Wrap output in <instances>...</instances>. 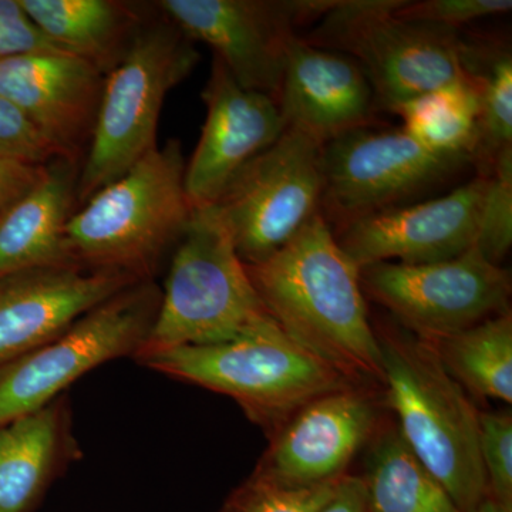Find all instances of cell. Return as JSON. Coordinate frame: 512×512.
<instances>
[{
    "label": "cell",
    "instance_id": "cell-25",
    "mask_svg": "<svg viewBox=\"0 0 512 512\" xmlns=\"http://www.w3.org/2000/svg\"><path fill=\"white\" fill-rule=\"evenodd\" d=\"M467 45V70L480 94L474 160L484 163L485 173L498 154L512 148V56L505 47Z\"/></svg>",
    "mask_w": 512,
    "mask_h": 512
},
{
    "label": "cell",
    "instance_id": "cell-21",
    "mask_svg": "<svg viewBox=\"0 0 512 512\" xmlns=\"http://www.w3.org/2000/svg\"><path fill=\"white\" fill-rule=\"evenodd\" d=\"M37 29L63 52L106 76L126 56L144 23L133 6L114 0H19Z\"/></svg>",
    "mask_w": 512,
    "mask_h": 512
},
{
    "label": "cell",
    "instance_id": "cell-20",
    "mask_svg": "<svg viewBox=\"0 0 512 512\" xmlns=\"http://www.w3.org/2000/svg\"><path fill=\"white\" fill-rule=\"evenodd\" d=\"M73 453L63 397L0 427V512H33Z\"/></svg>",
    "mask_w": 512,
    "mask_h": 512
},
{
    "label": "cell",
    "instance_id": "cell-15",
    "mask_svg": "<svg viewBox=\"0 0 512 512\" xmlns=\"http://www.w3.org/2000/svg\"><path fill=\"white\" fill-rule=\"evenodd\" d=\"M104 74L63 52L0 60V97L37 128L60 158L82 163L96 124Z\"/></svg>",
    "mask_w": 512,
    "mask_h": 512
},
{
    "label": "cell",
    "instance_id": "cell-9",
    "mask_svg": "<svg viewBox=\"0 0 512 512\" xmlns=\"http://www.w3.org/2000/svg\"><path fill=\"white\" fill-rule=\"evenodd\" d=\"M322 147L286 128L204 208L227 231L245 265L264 262L319 214Z\"/></svg>",
    "mask_w": 512,
    "mask_h": 512
},
{
    "label": "cell",
    "instance_id": "cell-22",
    "mask_svg": "<svg viewBox=\"0 0 512 512\" xmlns=\"http://www.w3.org/2000/svg\"><path fill=\"white\" fill-rule=\"evenodd\" d=\"M362 478L367 512H461L397 429L377 439Z\"/></svg>",
    "mask_w": 512,
    "mask_h": 512
},
{
    "label": "cell",
    "instance_id": "cell-32",
    "mask_svg": "<svg viewBox=\"0 0 512 512\" xmlns=\"http://www.w3.org/2000/svg\"><path fill=\"white\" fill-rule=\"evenodd\" d=\"M46 167L0 158V207L3 212L25 197L42 180Z\"/></svg>",
    "mask_w": 512,
    "mask_h": 512
},
{
    "label": "cell",
    "instance_id": "cell-3",
    "mask_svg": "<svg viewBox=\"0 0 512 512\" xmlns=\"http://www.w3.org/2000/svg\"><path fill=\"white\" fill-rule=\"evenodd\" d=\"M383 386L399 433L446 488L458 510L473 512L488 498L476 407L441 363L431 343L413 336L377 335Z\"/></svg>",
    "mask_w": 512,
    "mask_h": 512
},
{
    "label": "cell",
    "instance_id": "cell-5",
    "mask_svg": "<svg viewBox=\"0 0 512 512\" xmlns=\"http://www.w3.org/2000/svg\"><path fill=\"white\" fill-rule=\"evenodd\" d=\"M200 60L195 43L171 20H144L126 56L104 76L92 140L77 178L76 202L83 205L158 146L164 101Z\"/></svg>",
    "mask_w": 512,
    "mask_h": 512
},
{
    "label": "cell",
    "instance_id": "cell-33",
    "mask_svg": "<svg viewBox=\"0 0 512 512\" xmlns=\"http://www.w3.org/2000/svg\"><path fill=\"white\" fill-rule=\"evenodd\" d=\"M320 512H367L363 478L346 474L332 500Z\"/></svg>",
    "mask_w": 512,
    "mask_h": 512
},
{
    "label": "cell",
    "instance_id": "cell-35",
    "mask_svg": "<svg viewBox=\"0 0 512 512\" xmlns=\"http://www.w3.org/2000/svg\"><path fill=\"white\" fill-rule=\"evenodd\" d=\"M3 214V210H2V207H0V215Z\"/></svg>",
    "mask_w": 512,
    "mask_h": 512
},
{
    "label": "cell",
    "instance_id": "cell-34",
    "mask_svg": "<svg viewBox=\"0 0 512 512\" xmlns=\"http://www.w3.org/2000/svg\"><path fill=\"white\" fill-rule=\"evenodd\" d=\"M473 512H512V507L497 503L493 498L488 497Z\"/></svg>",
    "mask_w": 512,
    "mask_h": 512
},
{
    "label": "cell",
    "instance_id": "cell-26",
    "mask_svg": "<svg viewBox=\"0 0 512 512\" xmlns=\"http://www.w3.org/2000/svg\"><path fill=\"white\" fill-rule=\"evenodd\" d=\"M342 478L316 485H289L254 471L232 491L220 512H320L332 500Z\"/></svg>",
    "mask_w": 512,
    "mask_h": 512
},
{
    "label": "cell",
    "instance_id": "cell-13",
    "mask_svg": "<svg viewBox=\"0 0 512 512\" xmlns=\"http://www.w3.org/2000/svg\"><path fill=\"white\" fill-rule=\"evenodd\" d=\"M487 175L420 202L375 212L343 225L338 244L359 268L379 262L447 261L476 247Z\"/></svg>",
    "mask_w": 512,
    "mask_h": 512
},
{
    "label": "cell",
    "instance_id": "cell-29",
    "mask_svg": "<svg viewBox=\"0 0 512 512\" xmlns=\"http://www.w3.org/2000/svg\"><path fill=\"white\" fill-rule=\"evenodd\" d=\"M511 9V0H403L394 15L407 22L457 30L477 20L505 15Z\"/></svg>",
    "mask_w": 512,
    "mask_h": 512
},
{
    "label": "cell",
    "instance_id": "cell-12",
    "mask_svg": "<svg viewBox=\"0 0 512 512\" xmlns=\"http://www.w3.org/2000/svg\"><path fill=\"white\" fill-rule=\"evenodd\" d=\"M335 0H163L157 8L194 43L210 46L244 89L278 99L296 29Z\"/></svg>",
    "mask_w": 512,
    "mask_h": 512
},
{
    "label": "cell",
    "instance_id": "cell-4",
    "mask_svg": "<svg viewBox=\"0 0 512 512\" xmlns=\"http://www.w3.org/2000/svg\"><path fill=\"white\" fill-rule=\"evenodd\" d=\"M136 360L171 379L231 397L271 436L305 404L355 386L276 322L217 345L163 350Z\"/></svg>",
    "mask_w": 512,
    "mask_h": 512
},
{
    "label": "cell",
    "instance_id": "cell-8",
    "mask_svg": "<svg viewBox=\"0 0 512 512\" xmlns=\"http://www.w3.org/2000/svg\"><path fill=\"white\" fill-rule=\"evenodd\" d=\"M160 301L154 279L134 282L45 345L0 367V427L55 402L70 384L104 363L136 356Z\"/></svg>",
    "mask_w": 512,
    "mask_h": 512
},
{
    "label": "cell",
    "instance_id": "cell-6",
    "mask_svg": "<svg viewBox=\"0 0 512 512\" xmlns=\"http://www.w3.org/2000/svg\"><path fill=\"white\" fill-rule=\"evenodd\" d=\"M272 322L227 231L210 212L195 208L175 245L153 328L134 359L217 345Z\"/></svg>",
    "mask_w": 512,
    "mask_h": 512
},
{
    "label": "cell",
    "instance_id": "cell-1",
    "mask_svg": "<svg viewBox=\"0 0 512 512\" xmlns=\"http://www.w3.org/2000/svg\"><path fill=\"white\" fill-rule=\"evenodd\" d=\"M245 266L266 311L293 342L355 386L383 384L360 268L320 212L274 255Z\"/></svg>",
    "mask_w": 512,
    "mask_h": 512
},
{
    "label": "cell",
    "instance_id": "cell-10",
    "mask_svg": "<svg viewBox=\"0 0 512 512\" xmlns=\"http://www.w3.org/2000/svg\"><path fill=\"white\" fill-rule=\"evenodd\" d=\"M468 157L433 153L403 128H357L322 147L326 208L340 225L410 204L414 197L448 183Z\"/></svg>",
    "mask_w": 512,
    "mask_h": 512
},
{
    "label": "cell",
    "instance_id": "cell-2",
    "mask_svg": "<svg viewBox=\"0 0 512 512\" xmlns=\"http://www.w3.org/2000/svg\"><path fill=\"white\" fill-rule=\"evenodd\" d=\"M185 165L180 140L171 138L84 202L64 234L74 264L137 281L153 279L194 211L185 191Z\"/></svg>",
    "mask_w": 512,
    "mask_h": 512
},
{
    "label": "cell",
    "instance_id": "cell-11",
    "mask_svg": "<svg viewBox=\"0 0 512 512\" xmlns=\"http://www.w3.org/2000/svg\"><path fill=\"white\" fill-rule=\"evenodd\" d=\"M360 284L365 295L426 342L510 312V272L488 261L476 247L433 264L362 266Z\"/></svg>",
    "mask_w": 512,
    "mask_h": 512
},
{
    "label": "cell",
    "instance_id": "cell-24",
    "mask_svg": "<svg viewBox=\"0 0 512 512\" xmlns=\"http://www.w3.org/2000/svg\"><path fill=\"white\" fill-rule=\"evenodd\" d=\"M429 343L457 383L478 396L512 403L511 312Z\"/></svg>",
    "mask_w": 512,
    "mask_h": 512
},
{
    "label": "cell",
    "instance_id": "cell-28",
    "mask_svg": "<svg viewBox=\"0 0 512 512\" xmlns=\"http://www.w3.org/2000/svg\"><path fill=\"white\" fill-rule=\"evenodd\" d=\"M481 463L487 477L488 497L512 507V417L484 413L478 417Z\"/></svg>",
    "mask_w": 512,
    "mask_h": 512
},
{
    "label": "cell",
    "instance_id": "cell-14",
    "mask_svg": "<svg viewBox=\"0 0 512 512\" xmlns=\"http://www.w3.org/2000/svg\"><path fill=\"white\" fill-rule=\"evenodd\" d=\"M201 97L207 114L185 165V191L194 210L210 207L229 180L286 130L276 100L239 86L217 57Z\"/></svg>",
    "mask_w": 512,
    "mask_h": 512
},
{
    "label": "cell",
    "instance_id": "cell-19",
    "mask_svg": "<svg viewBox=\"0 0 512 512\" xmlns=\"http://www.w3.org/2000/svg\"><path fill=\"white\" fill-rule=\"evenodd\" d=\"M80 165L66 158L0 215V281L32 269L74 264L66 247V225L76 202Z\"/></svg>",
    "mask_w": 512,
    "mask_h": 512
},
{
    "label": "cell",
    "instance_id": "cell-18",
    "mask_svg": "<svg viewBox=\"0 0 512 512\" xmlns=\"http://www.w3.org/2000/svg\"><path fill=\"white\" fill-rule=\"evenodd\" d=\"M376 94L352 57L296 37L289 49L278 103L286 128L325 146L372 126Z\"/></svg>",
    "mask_w": 512,
    "mask_h": 512
},
{
    "label": "cell",
    "instance_id": "cell-30",
    "mask_svg": "<svg viewBox=\"0 0 512 512\" xmlns=\"http://www.w3.org/2000/svg\"><path fill=\"white\" fill-rule=\"evenodd\" d=\"M0 158L39 167L60 158L37 128L3 97H0Z\"/></svg>",
    "mask_w": 512,
    "mask_h": 512
},
{
    "label": "cell",
    "instance_id": "cell-7",
    "mask_svg": "<svg viewBox=\"0 0 512 512\" xmlns=\"http://www.w3.org/2000/svg\"><path fill=\"white\" fill-rule=\"evenodd\" d=\"M403 0H335L306 42L352 57L380 104H400L471 77L467 42L457 30L407 22Z\"/></svg>",
    "mask_w": 512,
    "mask_h": 512
},
{
    "label": "cell",
    "instance_id": "cell-23",
    "mask_svg": "<svg viewBox=\"0 0 512 512\" xmlns=\"http://www.w3.org/2000/svg\"><path fill=\"white\" fill-rule=\"evenodd\" d=\"M393 111L402 117L403 130L427 150L474 161L480 94L473 74L466 80L414 97Z\"/></svg>",
    "mask_w": 512,
    "mask_h": 512
},
{
    "label": "cell",
    "instance_id": "cell-17",
    "mask_svg": "<svg viewBox=\"0 0 512 512\" xmlns=\"http://www.w3.org/2000/svg\"><path fill=\"white\" fill-rule=\"evenodd\" d=\"M137 279L80 265L46 266L0 281V367L28 355Z\"/></svg>",
    "mask_w": 512,
    "mask_h": 512
},
{
    "label": "cell",
    "instance_id": "cell-16",
    "mask_svg": "<svg viewBox=\"0 0 512 512\" xmlns=\"http://www.w3.org/2000/svg\"><path fill=\"white\" fill-rule=\"evenodd\" d=\"M375 427V403L359 386L325 394L272 434L255 471L289 485L339 480Z\"/></svg>",
    "mask_w": 512,
    "mask_h": 512
},
{
    "label": "cell",
    "instance_id": "cell-31",
    "mask_svg": "<svg viewBox=\"0 0 512 512\" xmlns=\"http://www.w3.org/2000/svg\"><path fill=\"white\" fill-rule=\"evenodd\" d=\"M40 52L63 50L36 28L19 0H0V60Z\"/></svg>",
    "mask_w": 512,
    "mask_h": 512
},
{
    "label": "cell",
    "instance_id": "cell-27",
    "mask_svg": "<svg viewBox=\"0 0 512 512\" xmlns=\"http://www.w3.org/2000/svg\"><path fill=\"white\" fill-rule=\"evenodd\" d=\"M487 175L476 248L500 265L512 245V148L498 154Z\"/></svg>",
    "mask_w": 512,
    "mask_h": 512
}]
</instances>
